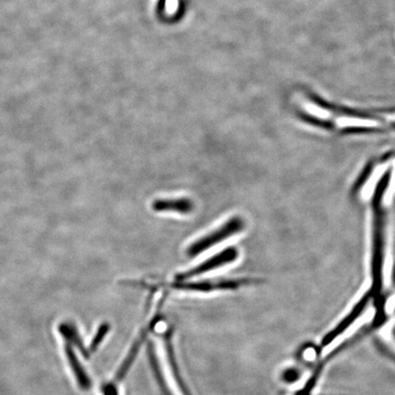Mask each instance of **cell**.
Masks as SVG:
<instances>
[{"mask_svg": "<svg viewBox=\"0 0 395 395\" xmlns=\"http://www.w3.org/2000/svg\"><path fill=\"white\" fill-rule=\"evenodd\" d=\"M164 343L166 354H167V359L168 364H170V370L173 372L174 380H175L177 385L179 387L182 395H192V391L188 387L186 381L182 377L178 362H177L175 353L173 345V331H168L164 335Z\"/></svg>", "mask_w": 395, "mask_h": 395, "instance_id": "obj_7", "label": "cell"}, {"mask_svg": "<svg viewBox=\"0 0 395 395\" xmlns=\"http://www.w3.org/2000/svg\"><path fill=\"white\" fill-rule=\"evenodd\" d=\"M65 354H66L68 362H69L71 369H72L73 374H75L79 387L83 391L88 392L92 388L91 379L87 374L86 370H84L80 359H78L75 350H73L69 342L65 346Z\"/></svg>", "mask_w": 395, "mask_h": 395, "instance_id": "obj_8", "label": "cell"}, {"mask_svg": "<svg viewBox=\"0 0 395 395\" xmlns=\"http://www.w3.org/2000/svg\"><path fill=\"white\" fill-rule=\"evenodd\" d=\"M372 294L368 293L367 295H365L364 298L361 299V301L359 302L358 304L356 305L355 307L353 309V311L350 313L344 318V320H342V322L339 324L331 332H329L328 334L326 335L325 337H324L322 342H321V346L322 347H326V346L329 345V343L333 342L336 337H339L340 334L342 333L343 331H345L346 329L348 328L359 317V315L364 312L365 307H367L368 303L370 299H372Z\"/></svg>", "mask_w": 395, "mask_h": 395, "instance_id": "obj_6", "label": "cell"}, {"mask_svg": "<svg viewBox=\"0 0 395 395\" xmlns=\"http://www.w3.org/2000/svg\"><path fill=\"white\" fill-rule=\"evenodd\" d=\"M60 331H61L64 339H66L68 342L71 343H73V344L81 351L84 358H89V351L84 348L83 342H81V340L80 339V336H79L77 329H76L75 326L72 325V324L68 323L62 324V325L60 326Z\"/></svg>", "mask_w": 395, "mask_h": 395, "instance_id": "obj_10", "label": "cell"}, {"mask_svg": "<svg viewBox=\"0 0 395 395\" xmlns=\"http://www.w3.org/2000/svg\"><path fill=\"white\" fill-rule=\"evenodd\" d=\"M151 209L156 212H174L188 215L194 211L195 203L189 197L157 199L152 203Z\"/></svg>", "mask_w": 395, "mask_h": 395, "instance_id": "obj_5", "label": "cell"}, {"mask_svg": "<svg viewBox=\"0 0 395 395\" xmlns=\"http://www.w3.org/2000/svg\"><path fill=\"white\" fill-rule=\"evenodd\" d=\"M153 344L151 342H149L148 354L149 359V364L152 370H153L155 378H156L157 383L159 384L160 391L162 392L163 395H173L170 387H168L167 381H166L164 375L160 369L159 361H157L156 353H154Z\"/></svg>", "mask_w": 395, "mask_h": 395, "instance_id": "obj_9", "label": "cell"}, {"mask_svg": "<svg viewBox=\"0 0 395 395\" xmlns=\"http://www.w3.org/2000/svg\"><path fill=\"white\" fill-rule=\"evenodd\" d=\"M111 326L107 322L102 323L97 329V333L92 337L91 343H90L88 351L89 353H94L97 348L102 344L105 337L107 336L108 332L110 331Z\"/></svg>", "mask_w": 395, "mask_h": 395, "instance_id": "obj_11", "label": "cell"}, {"mask_svg": "<svg viewBox=\"0 0 395 395\" xmlns=\"http://www.w3.org/2000/svg\"><path fill=\"white\" fill-rule=\"evenodd\" d=\"M103 395H118L116 386L114 383H109L105 384L103 387Z\"/></svg>", "mask_w": 395, "mask_h": 395, "instance_id": "obj_12", "label": "cell"}, {"mask_svg": "<svg viewBox=\"0 0 395 395\" xmlns=\"http://www.w3.org/2000/svg\"><path fill=\"white\" fill-rule=\"evenodd\" d=\"M239 252L235 247H229L227 249L222 250V252L217 253L216 255L212 256L203 261L200 265L195 266L190 270L179 273L175 277L176 281H184L192 279V277L201 276V275L208 273L214 269L222 268L229 264L233 263L238 258Z\"/></svg>", "mask_w": 395, "mask_h": 395, "instance_id": "obj_3", "label": "cell"}, {"mask_svg": "<svg viewBox=\"0 0 395 395\" xmlns=\"http://www.w3.org/2000/svg\"><path fill=\"white\" fill-rule=\"evenodd\" d=\"M244 222L241 217H231L219 228L215 229V230L207 233L206 235L195 240L192 244L188 246L186 255L189 257H195L205 251H208L209 248L214 247L230 238V237L239 233L240 231L244 230Z\"/></svg>", "mask_w": 395, "mask_h": 395, "instance_id": "obj_2", "label": "cell"}, {"mask_svg": "<svg viewBox=\"0 0 395 395\" xmlns=\"http://www.w3.org/2000/svg\"><path fill=\"white\" fill-rule=\"evenodd\" d=\"M257 282L252 279H216V280H201V281L189 282L187 280L184 281H174L168 285H148L146 283L140 281H124L123 284L129 285L131 287H138L144 288H156L167 287L171 290L192 291V292L209 293L212 291L222 290H235L242 285H247L251 283Z\"/></svg>", "mask_w": 395, "mask_h": 395, "instance_id": "obj_1", "label": "cell"}, {"mask_svg": "<svg viewBox=\"0 0 395 395\" xmlns=\"http://www.w3.org/2000/svg\"><path fill=\"white\" fill-rule=\"evenodd\" d=\"M159 320L160 317L159 316H157V317H155L153 320L151 321L149 326L146 327V329H142V331L140 332V336H138V339L135 340L134 344L132 345V347H131L129 350V353H127V355L125 357L124 361H123L121 366H120L118 370H117L116 377H114V381H121L123 379L127 376V372H129L131 366L134 364L135 359H137L138 354L140 353L141 347H142L144 343H145V340L146 337H148L149 332L155 328V326L157 325Z\"/></svg>", "mask_w": 395, "mask_h": 395, "instance_id": "obj_4", "label": "cell"}]
</instances>
